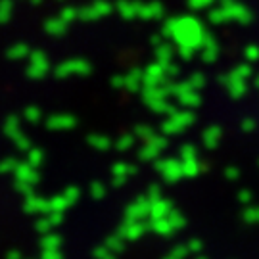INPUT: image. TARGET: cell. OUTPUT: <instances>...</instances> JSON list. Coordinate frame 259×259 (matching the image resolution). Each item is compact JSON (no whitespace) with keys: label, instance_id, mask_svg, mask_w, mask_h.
Instances as JSON below:
<instances>
[]
</instances>
